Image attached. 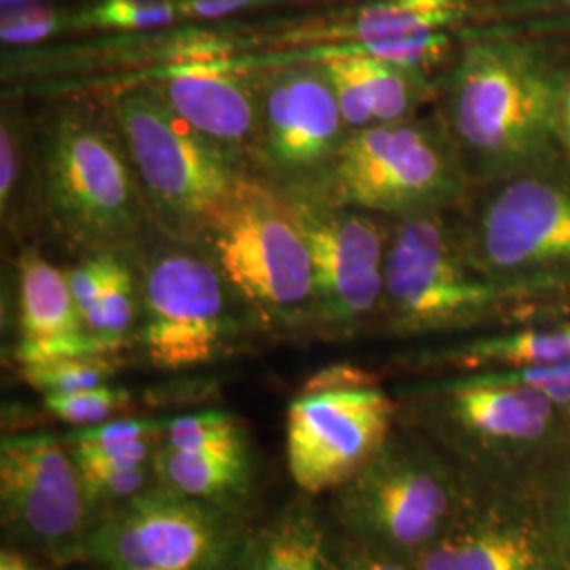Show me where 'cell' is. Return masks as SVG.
I'll list each match as a JSON object with an SVG mask.
<instances>
[{"label":"cell","mask_w":570,"mask_h":570,"mask_svg":"<svg viewBox=\"0 0 570 570\" xmlns=\"http://www.w3.org/2000/svg\"><path fill=\"white\" fill-rule=\"evenodd\" d=\"M567 77L530 42L484 37L461 49L438 117L471 183L505 180L567 155L560 142Z\"/></svg>","instance_id":"6da1fadb"},{"label":"cell","mask_w":570,"mask_h":570,"mask_svg":"<svg viewBox=\"0 0 570 570\" xmlns=\"http://www.w3.org/2000/svg\"><path fill=\"white\" fill-rule=\"evenodd\" d=\"M35 186L47 220L89 256H121L155 225L117 122L85 106H63L45 122Z\"/></svg>","instance_id":"7a4b0ae2"},{"label":"cell","mask_w":570,"mask_h":570,"mask_svg":"<svg viewBox=\"0 0 570 570\" xmlns=\"http://www.w3.org/2000/svg\"><path fill=\"white\" fill-rule=\"evenodd\" d=\"M425 425L465 473L473 501H522L530 480L570 444V412L541 391L478 372L435 389Z\"/></svg>","instance_id":"3957f363"},{"label":"cell","mask_w":570,"mask_h":570,"mask_svg":"<svg viewBox=\"0 0 570 570\" xmlns=\"http://www.w3.org/2000/svg\"><path fill=\"white\" fill-rule=\"evenodd\" d=\"M484 186L459 228L475 268L513 298L569 287V155Z\"/></svg>","instance_id":"277c9868"},{"label":"cell","mask_w":570,"mask_h":570,"mask_svg":"<svg viewBox=\"0 0 570 570\" xmlns=\"http://www.w3.org/2000/svg\"><path fill=\"white\" fill-rule=\"evenodd\" d=\"M332 204L393 216L444 214L468 195L469 174L446 125L379 122L351 131L320 180Z\"/></svg>","instance_id":"5b68a950"},{"label":"cell","mask_w":570,"mask_h":570,"mask_svg":"<svg viewBox=\"0 0 570 570\" xmlns=\"http://www.w3.org/2000/svg\"><path fill=\"white\" fill-rule=\"evenodd\" d=\"M230 289L266 322L315 315L311 247L287 195L239 174L199 239Z\"/></svg>","instance_id":"8992f818"},{"label":"cell","mask_w":570,"mask_h":570,"mask_svg":"<svg viewBox=\"0 0 570 570\" xmlns=\"http://www.w3.org/2000/svg\"><path fill=\"white\" fill-rule=\"evenodd\" d=\"M336 490V513L360 546L407 564L454 529L471 505L468 489L442 454L393 433Z\"/></svg>","instance_id":"52a82bcc"},{"label":"cell","mask_w":570,"mask_h":570,"mask_svg":"<svg viewBox=\"0 0 570 570\" xmlns=\"http://www.w3.org/2000/svg\"><path fill=\"white\" fill-rule=\"evenodd\" d=\"M112 119L155 225L174 242H199L239 178L237 165L184 121L150 85L121 91L115 98Z\"/></svg>","instance_id":"ba28073f"},{"label":"cell","mask_w":570,"mask_h":570,"mask_svg":"<svg viewBox=\"0 0 570 570\" xmlns=\"http://www.w3.org/2000/svg\"><path fill=\"white\" fill-rule=\"evenodd\" d=\"M469 258L444 214L395 220L389 228L383 313L397 336H428L489 322L511 301Z\"/></svg>","instance_id":"9c48e42d"},{"label":"cell","mask_w":570,"mask_h":570,"mask_svg":"<svg viewBox=\"0 0 570 570\" xmlns=\"http://www.w3.org/2000/svg\"><path fill=\"white\" fill-rule=\"evenodd\" d=\"M244 537L220 505L176 490H142L91 529L85 553L100 570H235Z\"/></svg>","instance_id":"30bf717a"},{"label":"cell","mask_w":570,"mask_h":570,"mask_svg":"<svg viewBox=\"0 0 570 570\" xmlns=\"http://www.w3.org/2000/svg\"><path fill=\"white\" fill-rule=\"evenodd\" d=\"M225 277L202 252L155 247L142 258L140 303L146 357L159 370L212 364L228 343L230 315Z\"/></svg>","instance_id":"8fae6325"},{"label":"cell","mask_w":570,"mask_h":570,"mask_svg":"<svg viewBox=\"0 0 570 570\" xmlns=\"http://www.w3.org/2000/svg\"><path fill=\"white\" fill-rule=\"evenodd\" d=\"M0 501L4 524L53 560L85 553L89 501L72 452L60 440L45 433L2 440Z\"/></svg>","instance_id":"7c38bea8"},{"label":"cell","mask_w":570,"mask_h":570,"mask_svg":"<svg viewBox=\"0 0 570 570\" xmlns=\"http://www.w3.org/2000/svg\"><path fill=\"white\" fill-rule=\"evenodd\" d=\"M395 404L376 385L305 391L287 410V468L311 494L341 489L383 449Z\"/></svg>","instance_id":"4fadbf2b"},{"label":"cell","mask_w":570,"mask_h":570,"mask_svg":"<svg viewBox=\"0 0 570 570\" xmlns=\"http://www.w3.org/2000/svg\"><path fill=\"white\" fill-rule=\"evenodd\" d=\"M305 230L315 273V315L327 324H362L383 306L389 230L364 209L287 195Z\"/></svg>","instance_id":"5bb4252c"},{"label":"cell","mask_w":570,"mask_h":570,"mask_svg":"<svg viewBox=\"0 0 570 570\" xmlns=\"http://www.w3.org/2000/svg\"><path fill=\"white\" fill-rule=\"evenodd\" d=\"M258 100L254 155L298 188L320 183L351 134L326 68L275 72L258 89Z\"/></svg>","instance_id":"9a60e30c"},{"label":"cell","mask_w":570,"mask_h":570,"mask_svg":"<svg viewBox=\"0 0 570 570\" xmlns=\"http://www.w3.org/2000/svg\"><path fill=\"white\" fill-rule=\"evenodd\" d=\"M412 570H562L524 501H473L454 529L421 551Z\"/></svg>","instance_id":"2e32d148"},{"label":"cell","mask_w":570,"mask_h":570,"mask_svg":"<svg viewBox=\"0 0 570 570\" xmlns=\"http://www.w3.org/2000/svg\"><path fill=\"white\" fill-rule=\"evenodd\" d=\"M184 121L233 164L254 155L261 122L258 87L218 63H178L148 82Z\"/></svg>","instance_id":"e0dca14e"},{"label":"cell","mask_w":570,"mask_h":570,"mask_svg":"<svg viewBox=\"0 0 570 570\" xmlns=\"http://www.w3.org/2000/svg\"><path fill=\"white\" fill-rule=\"evenodd\" d=\"M110 355L82 324L66 273L37 252L20 261V367L41 366L72 357Z\"/></svg>","instance_id":"ac0fdd59"},{"label":"cell","mask_w":570,"mask_h":570,"mask_svg":"<svg viewBox=\"0 0 570 570\" xmlns=\"http://www.w3.org/2000/svg\"><path fill=\"white\" fill-rule=\"evenodd\" d=\"M235 570H345L326 529L306 508H289L244 539Z\"/></svg>","instance_id":"d6986e66"},{"label":"cell","mask_w":570,"mask_h":570,"mask_svg":"<svg viewBox=\"0 0 570 570\" xmlns=\"http://www.w3.org/2000/svg\"><path fill=\"white\" fill-rule=\"evenodd\" d=\"M465 11V0H381L360 9L332 37L353 45L414 41L440 35L446 26L461 20Z\"/></svg>","instance_id":"ffe728a7"},{"label":"cell","mask_w":570,"mask_h":570,"mask_svg":"<svg viewBox=\"0 0 570 570\" xmlns=\"http://www.w3.org/2000/svg\"><path fill=\"white\" fill-rule=\"evenodd\" d=\"M334 56L343 61L346 72L357 85L376 125L414 119L416 108L435 94V87L429 85L419 70L370 58L348 45L334 51Z\"/></svg>","instance_id":"44dd1931"},{"label":"cell","mask_w":570,"mask_h":570,"mask_svg":"<svg viewBox=\"0 0 570 570\" xmlns=\"http://www.w3.org/2000/svg\"><path fill=\"white\" fill-rule=\"evenodd\" d=\"M164 487L209 503H223L249 487V454H197L159 446L153 456Z\"/></svg>","instance_id":"7402d4cb"},{"label":"cell","mask_w":570,"mask_h":570,"mask_svg":"<svg viewBox=\"0 0 570 570\" xmlns=\"http://www.w3.org/2000/svg\"><path fill=\"white\" fill-rule=\"evenodd\" d=\"M465 370H522L570 362V324L529 327L480 338L449 357Z\"/></svg>","instance_id":"603a6c76"},{"label":"cell","mask_w":570,"mask_h":570,"mask_svg":"<svg viewBox=\"0 0 570 570\" xmlns=\"http://www.w3.org/2000/svg\"><path fill=\"white\" fill-rule=\"evenodd\" d=\"M165 446L197 454H247L244 429L235 416L218 410L167 421Z\"/></svg>","instance_id":"cb8c5ba5"},{"label":"cell","mask_w":570,"mask_h":570,"mask_svg":"<svg viewBox=\"0 0 570 570\" xmlns=\"http://www.w3.org/2000/svg\"><path fill=\"white\" fill-rule=\"evenodd\" d=\"M138 296L140 289L136 284V277L131 275L129 266L119 258L108 284L104 287L98 322L94 327V336L102 343L108 353H117L125 345V338L138 315Z\"/></svg>","instance_id":"d4e9b609"},{"label":"cell","mask_w":570,"mask_h":570,"mask_svg":"<svg viewBox=\"0 0 570 570\" xmlns=\"http://www.w3.org/2000/svg\"><path fill=\"white\" fill-rule=\"evenodd\" d=\"M522 501L546 532L570 524V444L537 471Z\"/></svg>","instance_id":"484cf974"},{"label":"cell","mask_w":570,"mask_h":570,"mask_svg":"<svg viewBox=\"0 0 570 570\" xmlns=\"http://www.w3.org/2000/svg\"><path fill=\"white\" fill-rule=\"evenodd\" d=\"M115 372L117 362H112L110 355L72 357L41 366L21 367L23 381L30 387L41 391L42 395L100 387Z\"/></svg>","instance_id":"4316f807"},{"label":"cell","mask_w":570,"mask_h":570,"mask_svg":"<svg viewBox=\"0 0 570 570\" xmlns=\"http://www.w3.org/2000/svg\"><path fill=\"white\" fill-rule=\"evenodd\" d=\"M180 13L174 0H100L81 16L85 26L110 30H146L176 20Z\"/></svg>","instance_id":"83f0119b"},{"label":"cell","mask_w":570,"mask_h":570,"mask_svg":"<svg viewBox=\"0 0 570 570\" xmlns=\"http://www.w3.org/2000/svg\"><path fill=\"white\" fill-rule=\"evenodd\" d=\"M42 402L60 421L72 425H98L129 406L131 395L125 389L100 385L70 393H51L45 395Z\"/></svg>","instance_id":"f1b7e54d"},{"label":"cell","mask_w":570,"mask_h":570,"mask_svg":"<svg viewBox=\"0 0 570 570\" xmlns=\"http://www.w3.org/2000/svg\"><path fill=\"white\" fill-rule=\"evenodd\" d=\"M167 423L150 421V419H117L104 421L98 425L75 431L68 438L70 450H112L134 446L140 442L161 440L165 438Z\"/></svg>","instance_id":"f546056e"},{"label":"cell","mask_w":570,"mask_h":570,"mask_svg":"<svg viewBox=\"0 0 570 570\" xmlns=\"http://www.w3.org/2000/svg\"><path fill=\"white\" fill-rule=\"evenodd\" d=\"M119 258L121 256H117V254H94L82 265L70 268L66 273L72 298H75L77 308L81 313L82 324L91 336H94V327L98 322L104 287L108 284V279L112 275V268H115Z\"/></svg>","instance_id":"4dcf8cb0"},{"label":"cell","mask_w":570,"mask_h":570,"mask_svg":"<svg viewBox=\"0 0 570 570\" xmlns=\"http://www.w3.org/2000/svg\"><path fill=\"white\" fill-rule=\"evenodd\" d=\"M60 28V13L45 2L4 7L0 20V37L11 45H26L51 37Z\"/></svg>","instance_id":"1f68e13d"},{"label":"cell","mask_w":570,"mask_h":570,"mask_svg":"<svg viewBox=\"0 0 570 570\" xmlns=\"http://www.w3.org/2000/svg\"><path fill=\"white\" fill-rule=\"evenodd\" d=\"M20 125L13 112H2L0 125V209L2 218L16 209V190L23 171V148H21Z\"/></svg>","instance_id":"d6a6232c"},{"label":"cell","mask_w":570,"mask_h":570,"mask_svg":"<svg viewBox=\"0 0 570 570\" xmlns=\"http://www.w3.org/2000/svg\"><path fill=\"white\" fill-rule=\"evenodd\" d=\"M155 471L153 461L138 468L121 471H102V473H81L82 489L89 505L100 501H125L146 490V482Z\"/></svg>","instance_id":"836d02e7"},{"label":"cell","mask_w":570,"mask_h":570,"mask_svg":"<svg viewBox=\"0 0 570 570\" xmlns=\"http://www.w3.org/2000/svg\"><path fill=\"white\" fill-rule=\"evenodd\" d=\"M364 385H374V379L353 366L327 367L324 372L315 374L308 381L306 391H326V389L364 387Z\"/></svg>","instance_id":"e575fe53"},{"label":"cell","mask_w":570,"mask_h":570,"mask_svg":"<svg viewBox=\"0 0 570 570\" xmlns=\"http://www.w3.org/2000/svg\"><path fill=\"white\" fill-rule=\"evenodd\" d=\"M252 2H258V0H178V9L186 16L220 18L226 13L249 7Z\"/></svg>","instance_id":"d590c367"},{"label":"cell","mask_w":570,"mask_h":570,"mask_svg":"<svg viewBox=\"0 0 570 570\" xmlns=\"http://www.w3.org/2000/svg\"><path fill=\"white\" fill-rule=\"evenodd\" d=\"M345 570H412V567L404 560L362 548L355 556L348 558Z\"/></svg>","instance_id":"8d00e7d4"},{"label":"cell","mask_w":570,"mask_h":570,"mask_svg":"<svg viewBox=\"0 0 570 570\" xmlns=\"http://www.w3.org/2000/svg\"><path fill=\"white\" fill-rule=\"evenodd\" d=\"M562 570H570V524L546 532Z\"/></svg>","instance_id":"74e56055"},{"label":"cell","mask_w":570,"mask_h":570,"mask_svg":"<svg viewBox=\"0 0 570 570\" xmlns=\"http://www.w3.org/2000/svg\"><path fill=\"white\" fill-rule=\"evenodd\" d=\"M560 142L564 153L570 159V72L564 82V91H562V106H560Z\"/></svg>","instance_id":"f35d334b"},{"label":"cell","mask_w":570,"mask_h":570,"mask_svg":"<svg viewBox=\"0 0 570 570\" xmlns=\"http://www.w3.org/2000/svg\"><path fill=\"white\" fill-rule=\"evenodd\" d=\"M0 570H39L26 556L18 551H2L0 556Z\"/></svg>","instance_id":"ab89813d"},{"label":"cell","mask_w":570,"mask_h":570,"mask_svg":"<svg viewBox=\"0 0 570 570\" xmlns=\"http://www.w3.org/2000/svg\"><path fill=\"white\" fill-rule=\"evenodd\" d=\"M2 9L4 7H18V4H30V2H42V0H0Z\"/></svg>","instance_id":"60d3db41"},{"label":"cell","mask_w":570,"mask_h":570,"mask_svg":"<svg viewBox=\"0 0 570 570\" xmlns=\"http://www.w3.org/2000/svg\"><path fill=\"white\" fill-rule=\"evenodd\" d=\"M569 412H570V407H569Z\"/></svg>","instance_id":"b9f144b4"}]
</instances>
